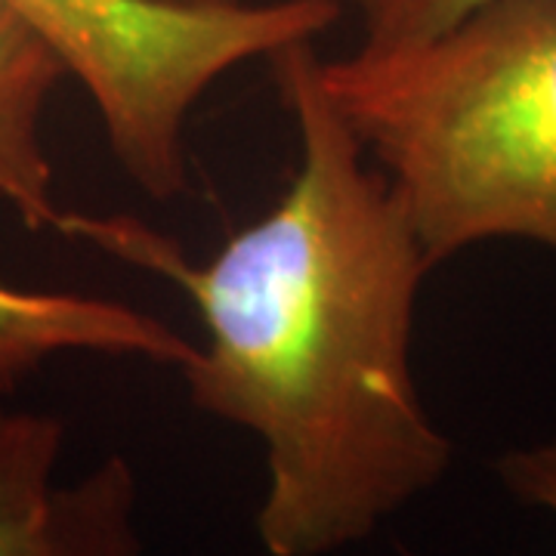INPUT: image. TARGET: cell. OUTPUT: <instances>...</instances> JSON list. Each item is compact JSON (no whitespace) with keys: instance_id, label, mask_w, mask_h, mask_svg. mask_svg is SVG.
I'll return each instance as SVG.
<instances>
[{"instance_id":"obj_1","label":"cell","mask_w":556,"mask_h":556,"mask_svg":"<svg viewBox=\"0 0 556 556\" xmlns=\"http://www.w3.org/2000/svg\"><path fill=\"white\" fill-rule=\"evenodd\" d=\"M269 65L300 164L285 195L207 263L137 217L65 211L60 232L192 300L207 343L179 371L195 408L266 448V554L328 556L365 541L452 464L412 365L417 294L433 263L321 90L313 40Z\"/></svg>"},{"instance_id":"obj_2","label":"cell","mask_w":556,"mask_h":556,"mask_svg":"<svg viewBox=\"0 0 556 556\" xmlns=\"http://www.w3.org/2000/svg\"><path fill=\"white\" fill-rule=\"evenodd\" d=\"M437 269L489 241L556 254V0H485L437 35L318 60Z\"/></svg>"},{"instance_id":"obj_3","label":"cell","mask_w":556,"mask_h":556,"mask_svg":"<svg viewBox=\"0 0 556 556\" xmlns=\"http://www.w3.org/2000/svg\"><path fill=\"white\" fill-rule=\"evenodd\" d=\"M87 90L121 170L149 199L189 189V118L223 75L316 40L340 0L167 7L152 0H3Z\"/></svg>"},{"instance_id":"obj_4","label":"cell","mask_w":556,"mask_h":556,"mask_svg":"<svg viewBox=\"0 0 556 556\" xmlns=\"http://www.w3.org/2000/svg\"><path fill=\"white\" fill-rule=\"evenodd\" d=\"M65 427L0 408V556H142L139 482L121 455L56 482Z\"/></svg>"},{"instance_id":"obj_5","label":"cell","mask_w":556,"mask_h":556,"mask_svg":"<svg viewBox=\"0 0 556 556\" xmlns=\"http://www.w3.org/2000/svg\"><path fill=\"white\" fill-rule=\"evenodd\" d=\"M90 353L179 368L195 343L121 300L35 291L0 278V393H16L56 356Z\"/></svg>"},{"instance_id":"obj_6","label":"cell","mask_w":556,"mask_h":556,"mask_svg":"<svg viewBox=\"0 0 556 556\" xmlns=\"http://www.w3.org/2000/svg\"><path fill=\"white\" fill-rule=\"evenodd\" d=\"M65 78L56 50L0 0V207L31 232H60L65 214L43 146V115Z\"/></svg>"},{"instance_id":"obj_7","label":"cell","mask_w":556,"mask_h":556,"mask_svg":"<svg viewBox=\"0 0 556 556\" xmlns=\"http://www.w3.org/2000/svg\"><path fill=\"white\" fill-rule=\"evenodd\" d=\"M485 0H356L365 47H393L437 35Z\"/></svg>"},{"instance_id":"obj_8","label":"cell","mask_w":556,"mask_h":556,"mask_svg":"<svg viewBox=\"0 0 556 556\" xmlns=\"http://www.w3.org/2000/svg\"><path fill=\"white\" fill-rule=\"evenodd\" d=\"M495 473L519 504L556 517V439L504 452L495 460Z\"/></svg>"},{"instance_id":"obj_9","label":"cell","mask_w":556,"mask_h":556,"mask_svg":"<svg viewBox=\"0 0 556 556\" xmlns=\"http://www.w3.org/2000/svg\"><path fill=\"white\" fill-rule=\"evenodd\" d=\"M152 3H167V7H219V3H239V0H152ZM343 7L346 3H356V0H340Z\"/></svg>"}]
</instances>
